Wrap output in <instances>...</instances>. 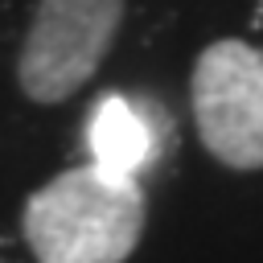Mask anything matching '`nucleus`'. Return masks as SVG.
Here are the masks:
<instances>
[{"mask_svg": "<svg viewBox=\"0 0 263 263\" xmlns=\"http://www.w3.org/2000/svg\"><path fill=\"white\" fill-rule=\"evenodd\" d=\"M144 218L140 181L86 160L29 193L21 234L37 263H123L140 247Z\"/></svg>", "mask_w": 263, "mask_h": 263, "instance_id": "nucleus-1", "label": "nucleus"}, {"mask_svg": "<svg viewBox=\"0 0 263 263\" xmlns=\"http://www.w3.org/2000/svg\"><path fill=\"white\" fill-rule=\"evenodd\" d=\"M127 0H37L16 49V86L53 107L78 95L111 53Z\"/></svg>", "mask_w": 263, "mask_h": 263, "instance_id": "nucleus-2", "label": "nucleus"}, {"mask_svg": "<svg viewBox=\"0 0 263 263\" xmlns=\"http://www.w3.org/2000/svg\"><path fill=\"white\" fill-rule=\"evenodd\" d=\"M189 107L201 148L234 168H263V53L242 37L210 41L189 74Z\"/></svg>", "mask_w": 263, "mask_h": 263, "instance_id": "nucleus-3", "label": "nucleus"}, {"mask_svg": "<svg viewBox=\"0 0 263 263\" xmlns=\"http://www.w3.org/2000/svg\"><path fill=\"white\" fill-rule=\"evenodd\" d=\"M86 144H90L95 164L127 173V177H136L152 160V132L140 119V111L119 95L99 99V107L90 111V123H86Z\"/></svg>", "mask_w": 263, "mask_h": 263, "instance_id": "nucleus-4", "label": "nucleus"}, {"mask_svg": "<svg viewBox=\"0 0 263 263\" xmlns=\"http://www.w3.org/2000/svg\"><path fill=\"white\" fill-rule=\"evenodd\" d=\"M0 263H4V259H0Z\"/></svg>", "mask_w": 263, "mask_h": 263, "instance_id": "nucleus-5", "label": "nucleus"}]
</instances>
